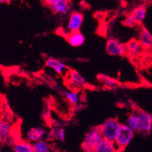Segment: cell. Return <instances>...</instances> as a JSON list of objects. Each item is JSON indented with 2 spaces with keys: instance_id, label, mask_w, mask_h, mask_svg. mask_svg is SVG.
<instances>
[{
  "instance_id": "cell-1",
  "label": "cell",
  "mask_w": 152,
  "mask_h": 152,
  "mask_svg": "<svg viewBox=\"0 0 152 152\" xmlns=\"http://www.w3.org/2000/svg\"><path fill=\"white\" fill-rule=\"evenodd\" d=\"M135 132L127 124H121L118 134L114 144L117 152L124 150L132 142Z\"/></svg>"
},
{
  "instance_id": "cell-2",
  "label": "cell",
  "mask_w": 152,
  "mask_h": 152,
  "mask_svg": "<svg viewBox=\"0 0 152 152\" xmlns=\"http://www.w3.org/2000/svg\"><path fill=\"white\" fill-rule=\"evenodd\" d=\"M100 126L94 127L86 135L83 143V148L86 152H93L95 147L103 139Z\"/></svg>"
},
{
  "instance_id": "cell-3",
  "label": "cell",
  "mask_w": 152,
  "mask_h": 152,
  "mask_svg": "<svg viewBox=\"0 0 152 152\" xmlns=\"http://www.w3.org/2000/svg\"><path fill=\"white\" fill-rule=\"evenodd\" d=\"M121 124L117 119L109 118L100 126L102 135L104 139L114 142Z\"/></svg>"
},
{
  "instance_id": "cell-4",
  "label": "cell",
  "mask_w": 152,
  "mask_h": 152,
  "mask_svg": "<svg viewBox=\"0 0 152 152\" xmlns=\"http://www.w3.org/2000/svg\"><path fill=\"white\" fill-rule=\"evenodd\" d=\"M67 83L70 89H75V90L83 89L87 84L86 80L80 72L75 70H72L69 71L68 75H67Z\"/></svg>"
},
{
  "instance_id": "cell-5",
  "label": "cell",
  "mask_w": 152,
  "mask_h": 152,
  "mask_svg": "<svg viewBox=\"0 0 152 152\" xmlns=\"http://www.w3.org/2000/svg\"><path fill=\"white\" fill-rule=\"evenodd\" d=\"M106 52L112 56L126 55V45L115 38H110L106 43Z\"/></svg>"
},
{
  "instance_id": "cell-6",
  "label": "cell",
  "mask_w": 152,
  "mask_h": 152,
  "mask_svg": "<svg viewBox=\"0 0 152 152\" xmlns=\"http://www.w3.org/2000/svg\"><path fill=\"white\" fill-rule=\"evenodd\" d=\"M139 121L140 132L148 135L152 129V115L142 110H136Z\"/></svg>"
},
{
  "instance_id": "cell-7",
  "label": "cell",
  "mask_w": 152,
  "mask_h": 152,
  "mask_svg": "<svg viewBox=\"0 0 152 152\" xmlns=\"http://www.w3.org/2000/svg\"><path fill=\"white\" fill-rule=\"evenodd\" d=\"M83 20L84 16L82 13L78 12H72L70 15L66 27L67 33L80 31L83 23Z\"/></svg>"
},
{
  "instance_id": "cell-8",
  "label": "cell",
  "mask_w": 152,
  "mask_h": 152,
  "mask_svg": "<svg viewBox=\"0 0 152 152\" xmlns=\"http://www.w3.org/2000/svg\"><path fill=\"white\" fill-rule=\"evenodd\" d=\"M46 135V129L42 126H40L31 127L30 129H29L27 132L26 137H27V140L34 143V142H39V141L43 140Z\"/></svg>"
},
{
  "instance_id": "cell-9",
  "label": "cell",
  "mask_w": 152,
  "mask_h": 152,
  "mask_svg": "<svg viewBox=\"0 0 152 152\" xmlns=\"http://www.w3.org/2000/svg\"><path fill=\"white\" fill-rule=\"evenodd\" d=\"M126 54L129 57H138L144 52L145 48L139 39H131L126 44Z\"/></svg>"
},
{
  "instance_id": "cell-10",
  "label": "cell",
  "mask_w": 152,
  "mask_h": 152,
  "mask_svg": "<svg viewBox=\"0 0 152 152\" xmlns=\"http://www.w3.org/2000/svg\"><path fill=\"white\" fill-rule=\"evenodd\" d=\"M45 65L58 74H65L67 70V66L65 62L55 58H48L45 60Z\"/></svg>"
},
{
  "instance_id": "cell-11",
  "label": "cell",
  "mask_w": 152,
  "mask_h": 152,
  "mask_svg": "<svg viewBox=\"0 0 152 152\" xmlns=\"http://www.w3.org/2000/svg\"><path fill=\"white\" fill-rule=\"evenodd\" d=\"M66 39L72 47H80L83 45L86 38L80 31H75L67 33Z\"/></svg>"
},
{
  "instance_id": "cell-12",
  "label": "cell",
  "mask_w": 152,
  "mask_h": 152,
  "mask_svg": "<svg viewBox=\"0 0 152 152\" xmlns=\"http://www.w3.org/2000/svg\"><path fill=\"white\" fill-rule=\"evenodd\" d=\"M14 152H34V144L28 140H18L12 144Z\"/></svg>"
},
{
  "instance_id": "cell-13",
  "label": "cell",
  "mask_w": 152,
  "mask_h": 152,
  "mask_svg": "<svg viewBox=\"0 0 152 152\" xmlns=\"http://www.w3.org/2000/svg\"><path fill=\"white\" fill-rule=\"evenodd\" d=\"M139 40L145 49L152 47V34L145 27H142L139 30Z\"/></svg>"
},
{
  "instance_id": "cell-14",
  "label": "cell",
  "mask_w": 152,
  "mask_h": 152,
  "mask_svg": "<svg viewBox=\"0 0 152 152\" xmlns=\"http://www.w3.org/2000/svg\"><path fill=\"white\" fill-rule=\"evenodd\" d=\"M50 9H52V12L58 15H67L70 10V2L69 0L61 1L52 5Z\"/></svg>"
},
{
  "instance_id": "cell-15",
  "label": "cell",
  "mask_w": 152,
  "mask_h": 152,
  "mask_svg": "<svg viewBox=\"0 0 152 152\" xmlns=\"http://www.w3.org/2000/svg\"><path fill=\"white\" fill-rule=\"evenodd\" d=\"M58 92H60V93L65 97L66 100L72 105H77L80 102V94L77 90H75V89H71V90L59 89Z\"/></svg>"
},
{
  "instance_id": "cell-16",
  "label": "cell",
  "mask_w": 152,
  "mask_h": 152,
  "mask_svg": "<svg viewBox=\"0 0 152 152\" xmlns=\"http://www.w3.org/2000/svg\"><path fill=\"white\" fill-rule=\"evenodd\" d=\"M98 80H99V83L103 86L104 87H105L107 89H114L117 88L120 86L118 81L114 78L110 77L109 76L104 75V74H100L98 77Z\"/></svg>"
},
{
  "instance_id": "cell-17",
  "label": "cell",
  "mask_w": 152,
  "mask_h": 152,
  "mask_svg": "<svg viewBox=\"0 0 152 152\" xmlns=\"http://www.w3.org/2000/svg\"><path fill=\"white\" fill-rule=\"evenodd\" d=\"M93 152H117L114 142L103 139L98 145Z\"/></svg>"
},
{
  "instance_id": "cell-18",
  "label": "cell",
  "mask_w": 152,
  "mask_h": 152,
  "mask_svg": "<svg viewBox=\"0 0 152 152\" xmlns=\"http://www.w3.org/2000/svg\"><path fill=\"white\" fill-rule=\"evenodd\" d=\"M12 124L8 120L2 119L0 122V138L2 141H6L10 136Z\"/></svg>"
},
{
  "instance_id": "cell-19",
  "label": "cell",
  "mask_w": 152,
  "mask_h": 152,
  "mask_svg": "<svg viewBox=\"0 0 152 152\" xmlns=\"http://www.w3.org/2000/svg\"><path fill=\"white\" fill-rule=\"evenodd\" d=\"M126 124L129 126L130 128H132L134 132H140V126H139V121L138 117L136 111L132 112L130 114L127 118Z\"/></svg>"
},
{
  "instance_id": "cell-20",
  "label": "cell",
  "mask_w": 152,
  "mask_h": 152,
  "mask_svg": "<svg viewBox=\"0 0 152 152\" xmlns=\"http://www.w3.org/2000/svg\"><path fill=\"white\" fill-rule=\"evenodd\" d=\"M132 14L135 17V20L138 22V23H142L144 21V20L145 19L146 15H147V11H146V8L143 5H140V6L136 7L133 11H132Z\"/></svg>"
},
{
  "instance_id": "cell-21",
  "label": "cell",
  "mask_w": 152,
  "mask_h": 152,
  "mask_svg": "<svg viewBox=\"0 0 152 152\" xmlns=\"http://www.w3.org/2000/svg\"><path fill=\"white\" fill-rule=\"evenodd\" d=\"M34 152H51V148L49 143L41 140L34 143Z\"/></svg>"
},
{
  "instance_id": "cell-22",
  "label": "cell",
  "mask_w": 152,
  "mask_h": 152,
  "mask_svg": "<svg viewBox=\"0 0 152 152\" xmlns=\"http://www.w3.org/2000/svg\"><path fill=\"white\" fill-rule=\"evenodd\" d=\"M52 136L61 142H64L65 139V129L62 127H55L51 131Z\"/></svg>"
},
{
  "instance_id": "cell-23",
  "label": "cell",
  "mask_w": 152,
  "mask_h": 152,
  "mask_svg": "<svg viewBox=\"0 0 152 152\" xmlns=\"http://www.w3.org/2000/svg\"><path fill=\"white\" fill-rule=\"evenodd\" d=\"M123 23H124V26H126V27H129V28H130V27H135L137 24H139L132 13L126 16L125 19H124Z\"/></svg>"
},
{
  "instance_id": "cell-24",
  "label": "cell",
  "mask_w": 152,
  "mask_h": 152,
  "mask_svg": "<svg viewBox=\"0 0 152 152\" xmlns=\"http://www.w3.org/2000/svg\"><path fill=\"white\" fill-rule=\"evenodd\" d=\"M61 1H64V0H42V2L45 4L46 5L50 8L52 5H53L54 4L57 3V2H61Z\"/></svg>"
},
{
  "instance_id": "cell-25",
  "label": "cell",
  "mask_w": 152,
  "mask_h": 152,
  "mask_svg": "<svg viewBox=\"0 0 152 152\" xmlns=\"http://www.w3.org/2000/svg\"><path fill=\"white\" fill-rule=\"evenodd\" d=\"M2 3H5V4H9L11 0H0Z\"/></svg>"
},
{
  "instance_id": "cell-26",
  "label": "cell",
  "mask_w": 152,
  "mask_h": 152,
  "mask_svg": "<svg viewBox=\"0 0 152 152\" xmlns=\"http://www.w3.org/2000/svg\"><path fill=\"white\" fill-rule=\"evenodd\" d=\"M5 152H14L13 151H5Z\"/></svg>"
},
{
  "instance_id": "cell-27",
  "label": "cell",
  "mask_w": 152,
  "mask_h": 152,
  "mask_svg": "<svg viewBox=\"0 0 152 152\" xmlns=\"http://www.w3.org/2000/svg\"><path fill=\"white\" fill-rule=\"evenodd\" d=\"M142 1H143V2H145V1H147V0H142Z\"/></svg>"
}]
</instances>
